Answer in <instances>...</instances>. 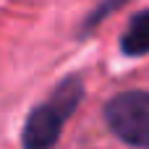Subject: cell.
<instances>
[{"instance_id":"obj_1","label":"cell","mask_w":149,"mask_h":149,"mask_svg":"<svg viewBox=\"0 0 149 149\" xmlns=\"http://www.w3.org/2000/svg\"><path fill=\"white\" fill-rule=\"evenodd\" d=\"M81 97H84L81 79L71 76V79L60 81L58 89L50 94V100L29 113V118L24 123V134H21L24 149H52L55 147V141L60 139L63 123L73 115Z\"/></svg>"},{"instance_id":"obj_2","label":"cell","mask_w":149,"mask_h":149,"mask_svg":"<svg viewBox=\"0 0 149 149\" xmlns=\"http://www.w3.org/2000/svg\"><path fill=\"white\" fill-rule=\"evenodd\" d=\"M110 131L126 144L149 149V92H120L105 105Z\"/></svg>"},{"instance_id":"obj_3","label":"cell","mask_w":149,"mask_h":149,"mask_svg":"<svg viewBox=\"0 0 149 149\" xmlns=\"http://www.w3.org/2000/svg\"><path fill=\"white\" fill-rule=\"evenodd\" d=\"M120 50L131 58H139V55L149 52V10H141L131 18L128 29L120 37Z\"/></svg>"},{"instance_id":"obj_4","label":"cell","mask_w":149,"mask_h":149,"mask_svg":"<svg viewBox=\"0 0 149 149\" xmlns=\"http://www.w3.org/2000/svg\"><path fill=\"white\" fill-rule=\"evenodd\" d=\"M123 3H126V0H105V3H102V5H100V8H97V10L89 16V18H86V24H84V31L94 29V26H97V24H100V21H102V18H105L110 10H115V8H118V5H123Z\"/></svg>"}]
</instances>
